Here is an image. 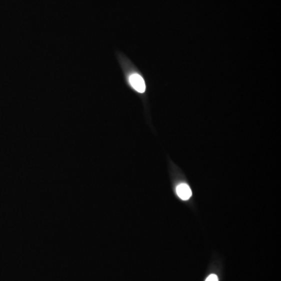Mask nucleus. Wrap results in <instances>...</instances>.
<instances>
[{"mask_svg":"<svg viewBox=\"0 0 281 281\" xmlns=\"http://www.w3.org/2000/svg\"><path fill=\"white\" fill-rule=\"evenodd\" d=\"M129 83L130 86L138 93H144L146 91V84L142 76L138 74H132L129 76Z\"/></svg>","mask_w":281,"mask_h":281,"instance_id":"1","label":"nucleus"},{"mask_svg":"<svg viewBox=\"0 0 281 281\" xmlns=\"http://www.w3.org/2000/svg\"><path fill=\"white\" fill-rule=\"evenodd\" d=\"M176 194L180 198L184 200V201L188 200L192 196V190L187 184H180L178 185L176 187Z\"/></svg>","mask_w":281,"mask_h":281,"instance_id":"2","label":"nucleus"},{"mask_svg":"<svg viewBox=\"0 0 281 281\" xmlns=\"http://www.w3.org/2000/svg\"><path fill=\"white\" fill-rule=\"evenodd\" d=\"M206 281H219V280H218L216 275H215V274H211V275H210V276L207 278Z\"/></svg>","mask_w":281,"mask_h":281,"instance_id":"3","label":"nucleus"}]
</instances>
